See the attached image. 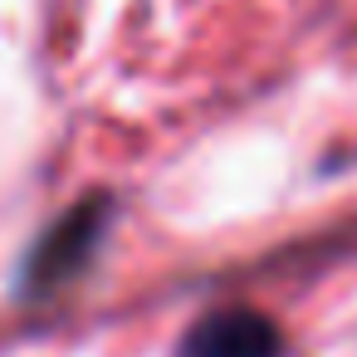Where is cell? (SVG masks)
I'll return each instance as SVG.
<instances>
[{
  "label": "cell",
  "instance_id": "cell-1",
  "mask_svg": "<svg viewBox=\"0 0 357 357\" xmlns=\"http://www.w3.org/2000/svg\"><path fill=\"white\" fill-rule=\"evenodd\" d=\"M181 357H279V328L255 308H220L191 328Z\"/></svg>",
  "mask_w": 357,
  "mask_h": 357
}]
</instances>
